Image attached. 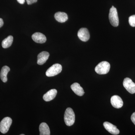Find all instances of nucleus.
Wrapping results in <instances>:
<instances>
[{
    "label": "nucleus",
    "instance_id": "423d86ee",
    "mask_svg": "<svg viewBox=\"0 0 135 135\" xmlns=\"http://www.w3.org/2000/svg\"><path fill=\"white\" fill-rule=\"evenodd\" d=\"M123 86L130 94H134L135 93V83L130 78L127 77L124 79L123 81Z\"/></svg>",
    "mask_w": 135,
    "mask_h": 135
},
{
    "label": "nucleus",
    "instance_id": "20e7f679",
    "mask_svg": "<svg viewBox=\"0 0 135 135\" xmlns=\"http://www.w3.org/2000/svg\"><path fill=\"white\" fill-rule=\"evenodd\" d=\"M62 66L58 64H55L51 66L46 72V75L47 77H53L57 75L62 71Z\"/></svg>",
    "mask_w": 135,
    "mask_h": 135
},
{
    "label": "nucleus",
    "instance_id": "f3484780",
    "mask_svg": "<svg viewBox=\"0 0 135 135\" xmlns=\"http://www.w3.org/2000/svg\"><path fill=\"white\" fill-rule=\"evenodd\" d=\"M13 41V37L12 36L10 35L4 39L2 43V47L4 49H7L9 47L12 45Z\"/></svg>",
    "mask_w": 135,
    "mask_h": 135
},
{
    "label": "nucleus",
    "instance_id": "f257e3e1",
    "mask_svg": "<svg viewBox=\"0 0 135 135\" xmlns=\"http://www.w3.org/2000/svg\"><path fill=\"white\" fill-rule=\"evenodd\" d=\"M64 119L66 126H71L73 125L75 122V115L71 108H68L66 110Z\"/></svg>",
    "mask_w": 135,
    "mask_h": 135
},
{
    "label": "nucleus",
    "instance_id": "2eb2a0df",
    "mask_svg": "<svg viewBox=\"0 0 135 135\" xmlns=\"http://www.w3.org/2000/svg\"><path fill=\"white\" fill-rule=\"evenodd\" d=\"M40 134V135H50V130L47 124L43 122L41 123L39 127Z\"/></svg>",
    "mask_w": 135,
    "mask_h": 135
},
{
    "label": "nucleus",
    "instance_id": "6e6552de",
    "mask_svg": "<svg viewBox=\"0 0 135 135\" xmlns=\"http://www.w3.org/2000/svg\"><path fill=\"white\" fill-rule=\"evenodd\" d=\"M111 103L112 105L116 109H120L123 105V101L120 97L117 95L111 97Z\"/></svg>",
    "mask_w": 135,
    "mask_h": 135
},
{
    "label": "nucleus",
    "instance_id": "f03ea898",
    "mask_svg": "<svg viewBox=\"0 0 135 135\" xmlns=\"http://www.w3.org/2000/svg\"><path fill=\"white\" fill-rule=\"evenodd\" d=\"M109 19L110 23L114 27H117L119 24V20L118 12L116 8L112 6L110 10Z\"/></svg>",
    "mask_w": 135,
    "mask_h": 135
},
{
    "label": "nucleus",
    "instance_id": "ddd939ff",
    "mask_svg": "<svg viewBox=\"0 0 135 135\" xmlns=\"http://www.w3.org/2000/svg\"><path fill=\"white\" fill-rule=\"evenodd\" d=\"M71 88L73 91L79 96H82L84 94L83 89L77 83H75L72 84Z\"/></svg>",
    "mask_w": 135,
    "mask_h": 135
},
{
    "label": "nucleus",
    "instance_id": "6ab92c4d",
    "mask_svg": "<svg viewBox=\"0 0 135 135\" xmlns=\"http://www.w3.org/2000/svg\"><path fill=\"white\" fill-rule=\"evenodd\" d=\"M37 1L38 0H26V2L27 4L30 5L37 2Z\"/></svg>",
    "mask_w": 135,
    "mask_h": 135
},
{
    "label": "nucleus",
    "instance_id": "9b49d317",
    "mask_svg": "<svg viewBox=\"0 0 135 135\" xmlns=\"http://www.w3.org/2000/svg\"><path fill=\"white\" fill-rule=\"evenodd\" d=\"M32 38L34 41L38 43H45L47 40L45 35L40 32H36L33 33L32 35Z\"/></svg>",
    "mask_w": 135,
    "mask_h": 135
},
{
    "label": "nucleus",
    "instance_id": "f8f14e48",
    "mask_svg": "<svg viewBox=\"0 0 135 135\" xmlns=\"http://www.w3.org/2000/svg\"><path fill=\"white\" fill-rule=\"evenodd\" d=\"M57 94V90L55 89L50 90L44 95L43 98L44 101H50L53 100L55 98Z\"/></svg>",
    "mask_w": 135,
    "mask_h": 135
},
{
    "label": "nucleus",
    "instance_id": "a211bd4d",
    "mask_svg": "<svg viewBox=\"0 0 135 135\" xmlns=\"http://www.w3.org/2000/svg\"><path fill=\"white\" fill-rule=\"evenodd\" d=\"M129 23L131 26L133 27H135V15L129 17Z\"/></svg>",
    "mask_w": 135,
    "mask_h": 135
},
{
    "label": "nucleus",
    "instance_id": "412c9836",
    "mask_svg": "<svg viewBox=\"0 0 135 135\" xmlns=\"http://www.w3.org/2000/svg\"><path fill=\"white\" fill-rule=\"evenodd\" d=\"M3 23H3V20L1 18H0V28L3 26Z\"/></svg>",
    "mask_w": 135,
    "mask_h": 135
},
{
    "label": "nucleus",
    "instance_id": "9d476101",
    "mask_svg": "<svg viewBox=\"0 0 135 135\" xmlns=\"http://www.w3.org/2000/svg\"><path fill=\"white\" fill-rule=\"evenodd\" d=\"M49 53L46 51H42L39 53L37 57V64L39 65H42L48 59Z\"/></svg>",
    "mask_w": 135,
    "mask_h": 135
},
{
    "label": "nucleus",
    "instance_id": "aec40b11",
    "mask_svg": "<svg viewBox=\"0 0 135 135\" xmlns=\"http://www.w3.org/2000/svg\"><path fill=\"white\" fill-rule=\"evenodd\" d=\"M131 120L132 122L135 125V112H134L131 115Z\"/></svg>",
    "mask_w": 135,
    "mask_h": 135
},
{
    "label": "nucleus",
    "instance_id": "4be33fe9",
    "mask_svg": "<svg viewBox=\"0 0 135 135\" xmlns=\"http://www.w3.org/2000/svg\"><path fill=\"white\" fill-rule=\"evenodd\" d=\"M17 1L18 2L21 4H24L25 2V0H17Z\"/></svg>",
    "mask_w": 135,
    "mask_h": 135
},
{
    "label": "nucleus",
    "instance_id": "39448f33",
    "mask_svg": "<svg viewBox=\"0 0 135 135\" xmlns=\"http://www.w3.org/2000/svg\"><path fill=\"white\" fill-rule=\"evenodd\" d=\"M12 123V120L9 117L3 118L0 123V131L3 134L7 133Z\"/></svg>",
    "mask_w": 135,
    "mask_h": 135
},
{
    "label": "nucleus",
    "instance_id": "dca6fc26",
    "mask_svg": "<svg viewBox=\"0 0 135 135\" xmlns=\"http://www.w3.org/2000/svg\"><path fill=\"white\" fill-rule=\"evenodd\" d=\"M10 70V69L7 66H3L2 68L0 74V77L3 82L5 83L7 81V75L9 71Z\"/></svg>",
    "mask_w": 135,
    "mask_h": 135
},
{
    "label": "nucleus",
    "instance_id": "7ed1b4c3",
    "mask_svg": "<svg viewBox=\"0 0 135 135\" xmlns=\"http://www.w3.org/2000/svg\"><path fill=\"white\" fill-rule=\"evenodd\" d=\"M110 65L107 61H103L99 63L95 68V71L99 74H105L109 73Z\"/></svg>",
    "mask_w": 135,
    "mask_h": 135
},
{
    "label": "nucleus",
    "instance_id": "5701e85b",
    "mask_svg": "<svg viewBox=\"0 0 135 135\" xmlns=\"http://www.w3.org/2000/svg\"><path fill=\"white\" fill-rule=\"evenodd\" d=\"M20 135H25L24 134H21Z\"/></svg>",
    "mask_w": 135,
    "mask_h": 135
},
{
    "label": "nucleus",
    "instance_id": "0eeeda50",
    "mask_svg": "<svg viewBox=\"0 0 135 135\" xmlns=\"http://www.w3.org/2000/svg\"><path fill=\"white\" fill-rule=\"evenodd\" d=\"M77 35L81 40L84 42L88 41L90 37L89 32L86 28H81L78 32Z\"/></svg>",
    "mask_w": 135,
    "mask_h": 135
},
{
    "label": "nucleus",
    "instance_id": "4468645a",
    "mask_svg": "<svg viewBox=\"0 0 135 135\" xmlns=\"http://www.w3.org/2000/svg\"><path fill=\"white\" fill-rule=\"evenodd\" d=\"M55 18L57 22L60 23H64L68 19L67 14L64 12H56L55 14Z\"/></svg>",
    "mask_w": 135,
    "mask_h": 135
},
{
    "label": "nucleus",
    "instance_id": "1a4fd4ad",
    "mask_svg": "<svg viewBox=\"0 0 135 135\" xmlns=\"http://www.w3.org/2000/svg\"><path fill=\"white\" fill-rule=\"evenodd\" d=\"M103 126L105 128L112 134L118 135L120 133L119 130L117 128V127L110 122H105L103 123Z\"/></svg>",
    "mask_w": 135,
    "mask_h": 135
}]
</instances>
